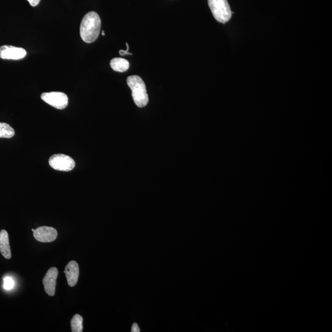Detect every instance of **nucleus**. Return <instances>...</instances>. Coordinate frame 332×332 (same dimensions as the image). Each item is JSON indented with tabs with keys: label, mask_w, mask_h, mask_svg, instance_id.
Segmentation results:
<instances>
[{
	"label": "nucleus",
	"mask_w": 332,
	"mask_h": 332,
	"mask_svg": "<svg viewBox=\"0 0 332 332\" xmlns=\"http://www.w3.org/2000/svg\"><path fill=\"white\" fill-rule=\"evenodd\" d=\"M101 20L97 13L90 11L84 16L80 25V36L87 43H92L98 38L101 29Z\"/></svg>",
	"instance_id": "nucleus-1"
},
{
	"label": "nucleus",
	"mask_w": 332,
	"mask_h": 332,
	"mask_svg": "<svg viewBox=\"0 0 332 332\" xmlns=\"http://www.w3.org/2000/svg\"><path fill=\"white\" fill-rule=\"evenodd\" d=\"M127 83L132 90V96L136 106L139 108L146 107L149 103L146 84L140 76L132 75L127 79Z\"/></svg>",
	"instance_id": "nucleus-2"
},
{
	"label": "nucleus",
	"mask_w": 332,
	"mask_h": 332,
	"mask_svg": "<svg viewBox=\"0 0 332 332\" xmlns=\"http://www.w3.org/2000/svg\"><path fill=\"white\" fill-rule=\"evenodd\" d=\"M208 5L218 22L225 24L230 20L232 12L227 0H208Z\"/></svg>",
	"instance_id": "nucleus-3"
},
{
	"label": "nucleus",
	"mask_w": 332,
	"mask_h": 332,
	"mask_svg": "<svg viewBox=\"0 0 332 332\" xmlns=\"http://www.w3.org/2000/svg\"><path fill=\"white\" fill-rule=\"evenodd\" d=\"M49 164L53 169L57 171L69 172L72 171L75 166V161L69 156L56 154L51 156Z\"/></svg>",
	"instance_id": "nucleus-4"
},
{
	"label": "nucleus",
	"mask_w": 332,
	"mask_h": 332,
	"mask_svg": "<svg viewBox=\"0 0 332 332\" xmlns=\"http://www.w3.org/2000/svg\"><path fill=\"white\" fill-rule=\"evenodd\" d=\"M41 98L51 106L59 110L65 109L69 104L67 96L61 92H44L42 93Z\"/></svg>",
	"instance_id": "nucleus-5"
},
{
	"label": "nucleus",
	"mask_w": 332,
	"mask_h": 332,
	"mask_svg": "<svg viewBox=\"0 0 332 332\" xmlns=\"http://www.w3.org/2000/svg\"><path fill=\"white\" fill-rule=\"evenodd\" d=\"M27 55V51L23 48L9 45L0 47V58L7 60H21Z\"/></svg>",
	"instance_id": "nucleus-6"
},
{
	"label": "nucleus",
	"mask_w": 332,
	"mask_h": 332,
	"mask_svg": "<svg viewBox=\"0 0 332 332\" xmlns=\"http://www.w3.org/2000/svg\"><path fill=\"white\" fill-rule=\"evenodd\" d=\"M58 231L53 227L40 226L33 231V236L41 243H51L58 238Z\"/></svg>",
	"instance_id": "nucleus-7"
},
{
	"label": "nucleus",
	"mask_w": 332,
	"mask_h": 332,
	"mask_svg": "<svg viewBox=\"0 0 332 332\" xmlns=\"http://www.w3.org/2000/svg\"><path fill=\"white\" fill-rule=\"evenodd\" d=\"M58 269L55 267L51 268L42 279L44 291L51 297H53L55 295L57 278H58Z\"/></svg>",
	"instance_id": "nucleus-8"
},
{
	"label": "nucleus",
	"mask_w": 332,
	"mask_h": 332,
	"mask_svg": "<svg viewBox=\"0 0 332 332\" xmlns=\"http://www.w3.org/2000/svg\"><path fill=\"white\" fill-rule=\"evenodd\" d=\"M64 272L66 276L68 284L71 288L76 286L78 282L79 275L78 263L75 261H71L65 267Z\"/></svg>",
	"instance_id": "nucleus-9"
},
{
	"label": "nucleus",
	"mask_w": 332,
	"mask_h": 332,
	"mask_svg": "<svg viewBox=\"0 0 332 332\" xmlns=\"http://www.w3.org/2000/svg\"><path fill=\"white\" fill-rule=\"evenodd\" d=\"M0 252L7 259H10L11 258L9 235L5 229L0 231Z\"/></svg>",
	"instance_id": "nucleus-10"
},
{
	"label": "nucleus",
	"mask_w": 332,
	"mask_h": 332,
	"mask_svg": "<svg viewBox=\"0 0 332 332\" xmlns=\"http://www.w3.org/2000/svg\"><path fill=\"white\" fill-rule=\"evenodd\" d=\"M129 62L123 58H114L110 62L112 69L118 72H126L129 68Z\"/></svg>",
	"instance_id": "nucleus-11"
},
{
	"label": "nucleus",
	"mask_w": 332,
	"mask_h": 332,
	"mask_svg": "<svg viewBox=\"0 0 332 332\" xmlns=\"http://www.w3.org/2000/svg\"><path fill=\"white\" fill-rule=\"evenodd\" d=\"M15 132L10 125L0 123V138H11L14 137Z\"/></svg>",
	"instance_id": "nucleus-12"
},
{
	"label": "nucleus",
	"mask_w": 332,
	"mask_h": 332,
	"mask_svg": "<svg viewBox=\"0 0 332 332\" xmlns=\"http://www.w3.org/2000/svg\"><path fill=\"white\" fill-rule=\"evenodd\" d=\"M83 318L80 315L75 314L71 320V328L73 332L83 331Z\"/></svg>",
	"instance_id": "nucleus-13"
},
{
	"label": "nucleus",
	"mask_w": 332,
	"mask_h": 332,
	"mask_svg": "<svg viewBox=\"0 0 332 332\" xmlns=\"http://www.w3.org/2000/svg\"><path fill=\"white\" fill-rule=\"evenodd\" d=\"M14 286V280L10 277H6L4 279V287L5 289L7 291H10L13 289Z\"/></svg>",
	"instance_id": "nucleus-14"
},
{
	"label": "nucleus",
	"mask_w": 332,
	"mask_h": 332,
	"mask_svg": "<svg viewBox=\"0 0 332 332\" xmlns=\"http://www.w3.org/2000/svg\"><path fill=\"white\" fill-rule=\"evenodd\" d=\"M126 46H127V50L126 51L124 50H120L119 51V53H120V55L121 56H125V55H132V53H129V46L128 43L126 42Z\"/></svg>",
	"instance_id": "nucleus-15"
},
{
	"label": "nucleus",
	"mask_w": 332,
	"mask_h": 332,
	"mask_svg": "<svg viewBox=\"0 0 332 332\" xmlns=\"http://www.w3.org/2000/svg\"><path fill=\"white\" fill-rule=\"evenodd\" d=\"M27 1L32 7H35L39 5L41 0H27Z\"/></svg>",
	"instance_id": "nucleus-16"
},
{
	"label": "nucleus",
	"mask_w": 332,
	"mask_h": 332,
	"mask_svg": "<svg viewBox=\"0 0 332 332\" xmlns=\"http://www.w3.org/2000/svg\"><path fill=\"white\" fill-rule=\"evenodd\" d=\"M140 328H139L137 323H134V325H132L131 331L132 332H139L140 331Z\"/></svg>",
	"instance_id": "nucleus-17"
},
{
	"label": "nucleus",
	"mask_w": 332,
	"mask_h": 332,
	"mask_svg": "<svg viewBox=\"0 0 332 332\" xmlns=\"http://www.w3.org/2000/svg\"><path fill=\"white\" fill-rule=\"evenodd\" d=\"M102 35H103V36H105V35H106V33H105V32H104V31H102Z\"/></svg>",
	"instance_id": "nucleus-18"
}]
</instances>
